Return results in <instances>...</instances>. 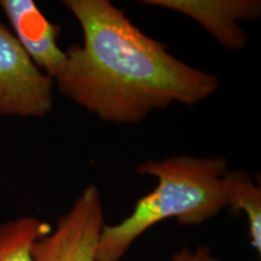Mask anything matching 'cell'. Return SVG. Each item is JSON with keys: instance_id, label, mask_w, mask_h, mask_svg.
I'll return each instance as SVG.
<instances>
[{"instance_id": "cell-8", "label": "cell", "mask_w": 261, "mask_h": 261, "mask_svg": "<svg viewBox=\"0 0 261 261\" xmlns=\"http://www.w3.org/2000/svg\"><path fill=\"white\" fill-rule=\"evenodd\" d=\"M52 230L34 217H22L0 224V261H34L33 247Z\"/></svg>"}, {"instance_id": "cell-3", "label": "cell", "mask_w": 261, "mask_h": 261, "mask_svg": "<svg viewBox=\"0 0 261 261\" xmlns=\"http://www.w3.org/2000/svg\"><path fill=\"white\" fill-rule=\"evenodd\" d=\"M55 81L0 22V115L42 117L54 109Z\"/></svg>"}, {"instance_id": "cell-6", "label": "cell", "mask_w": 261, "mask_h": 261, "mask_svg": "<svg viewBox=\"0 0 261 261\" xmlns=\"http://www.w3.org/2000/svg\"><path fill=\"white\" fill-rule=\"evenodd\" d=\"M12 34L38 68L56 79L63 69L67 54L58 46L60 27L51 23L33 0H2Z\"/></svg>"}, {"instance_id": "cell-9", "label": "cell", "mask_w": 261, "mask_h": 261, "mask_svg": "<svg viewBox=\"0 0 261 261\" xmlns=\"http://www.w3.org/2000/svg\"><path fill=\"white\" fill-rule=\"evenodd\" d=\"M171 261H221L215 257L208 247H196L194 250L184 247L172 256Z\"/></svg>"}, {"instance_id": "cell-2", "label": "cell", "mask_w": 261, "mask_h": 261, "mask_svg": "<svg viewBox=\"0 0 261 261\" xmlns=\"http://www.w3.org/2000/svg\"><path fill=\"white\" fill-rule=\"evenodd\" d=\"M227 171L224 158L172 156L139 165L137 172L155 177L158 187L140 197L121 223L104 225L96 260L120 261L137 238L163 220L174 218L185 226L213 219L227 208L223 184Z\"/></svg>"}, {"instance_id": "cell-7", "label": "cell", "mask_w": 261, "mask_h": 261, "mask_svg": "<svg viewBox=\"0 0 261 261\" xmlns=\"http://www.w3.org/2000/svg\"><path fill=\"white\" fill-rule=\"evenodd\" d=\"M227 208L246 214L250 243L261 253V189L244 171H227L223 178Z\"/></svg>"}, {"instance_id": "cell-5", "label": "cell", "mask_w": 261, "mask_h": 261, "mask_svg": "<svg viewBox=\"0 0 261 261\" xmlns=\"http://www.w3.org/2000/svg\"><path fill=\"white\" fill-rule=\"evenodd\" d=\"M142 4L172 10L201 24L218 44L228 50L247 46L241 21L255 19L261 14L259 0H143Z\"/></svg>"}, {"instance_id": "cell-4", "label": "cell", "mask_w": 261, "mask_h": 261, "mask_svg": "<svg viewBox=\"0 0 261 261\" xmlns=\"http://www.w3.org/2000/svg\"><path fill=\"white\" fill-rule=\"evenodd\" d=\"M102 198L96 185L81 192L57 226L33 247L34 261H97V247L104 226Z\"/></svg>"}, {"instance_id": "cell-1", "label": "cell", "mask_w": 261, "mask_h": 261, "mask_svg": "<svg viewBox=\"0 0 261 261\" xmlns=\"http://www.w3.org/2000/svg\"><path fill=\"white\" fill-rule=\"evenodd\" d=\"M83 31L65 51L57 89L102 121L133 125L174 103L191 107L219 87L217 75L178 60L108 0H64Z\"/></svg>"}]
</instances>
